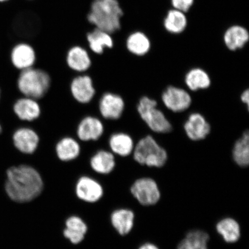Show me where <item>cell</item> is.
<instances>
[{"label": "cell", "instance_id": "6da1fadb", "mask_svg": "<svg viewBox=\"0 0 249 249\" xmlns=\"http://www.w3.org/2000/svg\"><path fill=\"white\" fill-rule=\"evenodd\" d=\"M5 188L11 200L19 204L29 203L43 194L45 182L35 167L21 164L8 169Z\"/></svg>", "mask_w": 249, "mask_h": 249}, {"label": "cell", "instance_id": "7a4b0ae2", "mask_svg": "<svg viewBox=\"0 0 249 249\" xmlns=\"http://www.w3.org/2000/svg\"><path fill=\"white\" fill-rule=\"evenodd\" d=\"M124 12L118 0H95L88 15L90 23L96 29L112 34L121 28Z\"/></svg>", "mask_w": 249, "mask_h": 249}, {"label": "cell", "instance_id": "3957f363", "mask_svg": "<svg viewBox=\"0 0 249 249\" xmlns=\"http://www.w3.org/2000/svg\"><path fill=\"white\" fill-rule=\"evenodd\" d=\"M52 79L45 70L32 67L21 71L18 78L17 87L21 94L39 100L51 89Z\"/></svg>", "mask_w": 249, "mask_h": 249}, {"label": "cell", "instance_id": "277c9868", "mask_svg": "<svg viewBox=\"0 0 249 249\" xmlns=\"http://www.w3.org/2000/svg\"><path fill=\"white\" fill-rule=\"evenodd\" d=\"M133 152L134 160L143 166L160 168L163 167L167 160L166 151L151 136L140 140Z\"/></svg>", "mask_w": 249, "mask_h": 249}, {"label": "cell", "instance_id": "5b68a950", "mask_svg": "<svg viewBox=\"0 0 249 249\" xmlns=\"http://www.w3.org/2000/svg\"><path fill=\"white\" fill-rule=\"evenodd\" d=\"M137 108L140 117L152 131L167 133L172 130V125L163 112L158 108L157 102L154 99L143 96Z\"/></svg>", "mask_w": 249, "mask_h": 249}, {"label": "cell", "instance_id": "8992f818", "mask_svg": "<svg viewBox=\"0 0 249 249\" xmlns=\"http://www.w3.org/2000/svg\"><path fill=\"white\" fill-rule=\"evenodd\" d=\"M130 192L139 203L144 206L154 205L160 199L157 183L150 178L137 179L130 188Z\"/></svg>", "mask_w": 249, "mask_h": 249}, {"label": "cell", "instance_id": "52a82bcc", "mask_svg": "<svg viewBox=\"0 0 249 249\" xmlns=\"http://www.w3.org/2000/svg\"><path fill=\"white\" fill-rule=\"evenodd\" d=\"M75 194L80 200L86 203L94 204L100 201L104 195V189L97 180L88 176L78 179Z\"/></svg>", "mask_w": 249, "mask_h": 249}, {"label": "cell", "instance_id": "ba28073f", "mask_svg": "<svg viewBox=\"0 0 249 249\" xmlns=\"http://www.w3.org/2000/svg\"><path fill=\"white\" fill-rule=\"evenodd\" d=\"M165 107L174 113H180L188 109L192 104L191 95L184 89L169 86L161 95Z\"/></svg>", "mask_w": 249, "mask_h": 249}, {"label": "cell", "instance_id": "9c48e42d", "mask_svg": "<svg viewBox=\"0 0 249 249\" xmlns=\"http://www.w3.org/2000/svg\"><path fill=\"white\" fill-rule=\"evenodd\" d=\"M70 91L74 100L79 104H89L94 98L96 93L91 77L83 74L74 77L71 82Z\"/></svg>", "mask_w": 249, "mask_h": 249}, {"label": "cell", "instance_id": "30bf717a", "mask_svg": "<svg viewBox=\"0 0 249 249\" xmlns=\"http://www.w3.org/2000/svg\"><path fill=\"white\" fill-rule=\"evenodd\" d=\"M14 145L21 153L33 155L40 144V137L35 130L29 127H21L12 135Z\"/></svg>", "mask_w": 249, "mask_h": 249}, {"label": "cell", "instance_id": "8fae6325", "mask_svg": "<svg viewBox=\"0 0 249 249\" xmlns=\"http://www.w3.org/2000/svg\"><path fill=\"white\" fill-rule=\"evenodd\" d=\"M98 107L99 113L104 119L117 120L123 116L125 104L120 95L106 92L99 99Z\"/></svg>", "mask_w": 249, "mask_h": 249}, {"label": "cell", "instance_id": "7c38bea8", "mask_svg": "<svg viewBox=\"0 0 249 249\" xmlns=\"http://www.w3.org/2000/svg\"><path fill=\"white\" fill-rule=\"evenodd\" d=\"M104 131V124L99 118L87 116L82 118L78 124L76 135L82 142H96L101 139Z\"/></svg>", "mask_w": 249, "mask_h": 249}, {"label": "cell", "instance_id": "4fadbf2b", "mask_svg": "<svg viewBox=\"0 0 249 249\" xmlns=\"http://www.w3.org/2000/svg\"><path fill=\"white\" fill-rule=\"evenodd\" d=\"M11 61L14 67L21 71L34 67L36 61L35 49L29 43H18L12 50Z\"/></svg>", "mask_w": 249, "mask_h": 249}, {"label": "cell", "instance_id": "5bb4252c", "mask_svg": "<svg viewBox=\"0 0 249 249\" xmlns=\"http://www.w3.org/2000/svg\"><path fill=\"white\" fill-rule=\"evenodd\" d=\"M36 99L23 96L18 99L13 106L15 114L21 121L33 122L41 116L42 108Z\"/></svg>", "mask_w": 249, "mask_h": 249}, {"label": "cell", "instance_id": "9a60e30c", "mask_svg": "<svg viewBox=\"0 0 249 249\" xmlns=\"http://www.w3.org/2000/svg\"><path fill=\"white\" fill-rule=\"evenodd\" d=\"M65 228L62 231V236L71 244L77 245L85 240L89 231V226L82 217L71 215L65 222Z\"/></svg>", "mask_w": 249, "mask_h": 249}, {"label": "cell", "instance_id": "2e32d148", "mask_svg": "<svg viewBox=\"0 0 249 249\" xmlns=\"http://www.w3.org/2000/svg\"><path fill=\"white\" fill-rule=\"evenodd\" d=\"M184 129L189 139L197 142L207 138L211 132V126L202 115L194 113L186 121Z\"/></svg>", "mask_w": 249, "mask_h": 249}, {"label": "cell", "instance_id": "e0dca14e", "mask_svg": "<svg viewBox=\"0 0 249 249\" xmlns=\"http://www.w3.org/2000/svg\"><path fill=\"white\" fill-rule=\"evenodd\" d=\"M66 63L71 70L83 73L91 67L92 60L86 49L80 46H74L67 52Z\"/></svg>", "mask_w": 249, "mask_h": 249}, {"label": "cell", "instance_id": "ac0fdd59", "mask_svg": "<svg viewBox=\"0 0 249 249\" xmlns=\"http://www.w3.org/2000/svg\"><path fill=\"white\" fill-rule=\"evenodd\" d=\"M249 40L248 30L239 24H233L227 28L223 34L224 43L231 51H236L244 48Z\"/></svg>", "mask_w": 249, "mask_h": 249}, {"label": "cell", "instance_id": "d6986e66", "mask_svg": "<svg viewBox=\"0 0 249 249\" xmlns=\"http://www.w3.org/2000/svg\"><path fill=\"white\" fill-rule=\"evenodd\" d=\"M55 151L59 160L63 162H69L79 157L81 147L79 142L75 139L70 136H65L57 142Z\"/></svg>", "mask_w": 249, "mask_h": 249}, {"label": "cell", "instance_id": "ffe728a7", "mask_svg": "<svg viewBox=\"0 0 249 249\" xmlns=\"http://www.w3.org/2000/svg\"><path fill=\"white\" fill-rule=\"evenodd\" d=\"M135 213L125 208L115 210L111 213L110 222L112 227L118 234L124 236L128 234L133 228Z\"/></svg>", "mask_w": 249, "mask_h": 249}, {"label": "cell", "instance_id": "44dd1931", "mask_svg": "<svg viewBox=\"0 0 249 249\" xmlns=\"http://www.w3.org/2000/svg\"><path fill=\"white\" fill-rule=\"evenodd\" d=\"M163 24L167 33L178 35L184 32L188 27V18L185 12L171 8L167 12Z\"/></svg>", "mask_w": 249, "mask_h": 249}, {"label": "cell", "instance_id": "7402d4cb", "mask_svg": "<svg viewBox=\"0 0 249 249\" xmlns=\"http://www.w3.org/2000/svg\"><path fill=\"white\" fill-rule=\"evenodd\" d=\"M89 164L92 170L95 173L107 175L114 170L116 161L113 153L101 149L90 159Z\"/></svg>", "mask_w": 249, "mask_h": 249}, {"label": "cell", "instance_id": "603a6c76", "mask_svg": "<svg viewBox=\"0 0 249 249\" xmlns=\"http://www.w3.org/2000/svg\"><path fill=\"white\" fill-rule=\"evenodd\" d=\"M108 145L112 153L121 157H128L135 148L132 137L123 132H117L111 135L108 140Z\"/></svg>", "mask_w": 249, "mask_h": 249}, {"label": "cell", "instance_id": "cb8c5ba5", "mask_svg": "<svg viewBox=\"0 0 249 249\" xmlns=\"http://www.w3.org/2000/svg\"><path fill=\"white\" fill-rule=\"evenodd\" d=\"M87 39L90 49L96 54L101 55L105 49H111L114 46L111 34L96 28L87 34Z\"/></svg>", "mask_w": 249, "mask_h": 249}, {"label": "cell", "instance_id": "d4e9b609", "mask_svg": "<svg viewBox=\"0 0 249 249\" xmlns=\"http://www.w3.org/2000/svg\"><path fill=\"white\" fill-rule=\"evenodd\" d=\"M126 46L130 53L143 56L147 54L151 48V40L142 31H135L130 34L126 41Z\"/></svg>", "mask_w": 249, "mask_h": 249}, {"label": "cell", "instance_id": "484cf974", "mask_svg": "<svg viewBox=\"0 0 249 249\" xmlns=\"http://www.w3.org/2000/svg\"><path fill=\"white\" fill-rule=\"evenodd\" d=\"M216 231L227 243L232 244L241 237V227L235 219L226 217L219 221L216 226Z\"/></svg>", "mask_w": 249, "mask_h": 249}, {"label": "cell", "instance_id": "4316f807", "mask_svg": "<svg viewBox=\"0 0 249 249\" xmlns=\"http://www.w3.org/2000/svg\"><path fill=\"white\" fill-rule=\"evenodd\" d=\"M185 82L186 86L193 91L209 88L211 84L209 74L198 68H194L186 73Z\"/></svg>", "mask_w": 249, "mask_h": 249}, {"label": "cell", "instance_id": "83f0119b", "mask_svg": "<svg viewBox=\"0 0 249 249\" xmlns=\"http://www.w3.org/2000/svg\"><path fill=\"white\" fill-rule=\"evenodd\" d=\"M209 240V235L206 232L199 230H192L180 242L177 249H208Z\"/></svg>", "mask_w": 249, "mask_h": 249}, {"label": "cell", "instance_id": "f1b7e54d", "mask_svg": "<svg viewBox=\"0 0 249 249\" xmlns=\"http://www.w3.org/2000/svg\"><path fill=\"white\" fill-rule=\"evenodd\" d=\"M232 158L236 164L247 167L249 164V133L246 131L233 145Z\"/></svg>", "mask_w": 249, "mask_h": 249}, {"label": "cell", "instance_id": "f546056e", "mask_svg": "<svg viewBox=\"0 0 249 249\" xmlns=\"http://www.w3.org/2000/svg\"><path fill=\"white\" fill-rule=\"evenodd\" d=\"M170 2L173 8L187 14L194 7L195 0H170Z\"/></svg>", "mask_w": 249, "mask_h": 249}, {"label": "cell", "instance_id": "4dcf8cb0", "mask_svg": "<svg viewBox=\"0 0 249 249\" xmlns=\"http://www.w3.org/2000/svg\"><path fill=\"white\" fill-rule=\"evenodd\" d=\"M241 101L244 104L247 105L248 109H249V89H246L245 91L243 92L241 96Z\"/></svg>", "mask_w": 249, "mask_h": 249}, {"label": "cell", "instance_id": "1f68e13d", "mask_svg": "<svg viewBox=\"0 0 249 249\" xmlns=\"http://www.w3.org/2000/svg\"><path fill=\"white\" fill-rule=\"evenodd\" d=\"M138 249H160L157 246L151 243H146V244H143L140 246Z\"/></svg>", "mask_w": 249, "mask_h": 249}, {"label": "cell", "instance_id": "d6a6232c", "mask_svg": "<svg viewBox=\"0 0 249 249\" xmlns=\"http://www.w3.org/2000/svg\"><path fill=\"white\" fill-rule=\"evenodd\" d=\"M2 126H1V124H0V134L2 132Z\"/></svg>", "mask_w": 249, "mask_h": 249}, {"label": "cell", "instance_id": "836d02e7", "mask_svg": "<svg viewBox=\"0 0 249 249\" xmlns=\"http://www.w3.org/2000/svg\"><path fill=\"white\" fill-rule=\"evenodd\" d=\"M8 1V0H0V2H4Z\"/></svg>", "mask_w": 249, "mask_h": 249}, {"label": "cell", "instance_id": "e575fe53", "mask_svg": "<svg viewBox=\"0 0 249 249\" xmlns=\"http://www.w3.org/2000/svg\"><path fill=\"white\" fill-rule=\"evenodd\" d=\"M1 89H0V99H1Z\"/></svg>", "mask_w": 249, "mask_h": 249}]
</instances>
